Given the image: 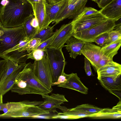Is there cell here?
Returning <instances> with one entry per match:
<instances>
[{
	"label": "cell",
	"mask_w": 121,
	"mask_h": 121,
	"mask_svg": "<svg viewBox=\"0 0 121 121\" xmlns=\"http://www.w3.org/2000/svg\"><path fill=\"white\" fill-rule=\"evenodd\" d=\"M108 33V39L103 46L108 44L119 39H121V31L113 29L109 32Z\"/></svg>",
	"instance_id": "f546056e"
},
{
	"label": "cell",
	"mask_w": 121,
	"mask_h": 121,
	"mask_svg": "<svg viewBox=\"0 0 121 121\" xmlns=\"http://www.w3.org/2000/svg\"><path fill=\"white\" fill-rule=\"evenodd\" d=\"M115 25V21L107 19L91 28L75 32L73 36L86 42H93L99 35L113 30Z\"/></svg>",
	"instance_id": "5b68a950"
},
{
	"label": "cell",
	"mask_w": 121,
	"mask_h": 121,
	"mask_svg": "<svg viewBox=\"0 0 121 121\" xmlns=\"http://www.w3.org/2000/svg\"><path fill=\"white\" fill-rule=\"evenodd\" d=\"M34 16L33 14L29 16L25 20L22 25L26 36L30 39L33 38L37 34L36 30L30 24L31 20Z\"/></svg>",
	"instance_id": "d4e9b609"
},
{
	"label": "cell",
	"mask_w": 121,
	"mask_h": 121,
	"mask_svg": "<svg viewBox=\"0 0 121 121\" xmlns=\"http://www.w3.org/2000/svg\"><path fill=\"white\" fill-rule=\"evenodd\" d=\"M61 113L64 114L76 117L79 118L87 117L88 116L93 114L84 111L73 110L72 108L68 109L67 111Z\"/></svg>",
	"instance_id": "83f0119b"
},
{
	"label": "cell",
	"mask_w": 121,
	"mask_h": 121,
	"mask_svg": "<svg viewBox=\"0 0 121 121\" xmlns=\"http://www.w3.org/2000/svg\"><path fill=\"white\" fill-rule=\"evenodd\" d=\"M42 101H30L25 100L18 102H8L6 107L2 111L4 113L19 111L28 107L34 105H39L41 104Z\"/></svg>",
	"instance_id": "ffe728a7"
},
{
	"label": "cell",
	"mask_w": 121,
	"mask_h": 121,
	"mask_svg": "<svg viewBox=\"0 0 121 121\" xmlns=\"http://www.w3.org/2000/svg\"><path fill=\"white\" fill-rule=\"evenodd\" d=\"M3 32L1 30H0V36H1L3 34Z\"/></svg>",
	"instance_id": "681fc988"
},
{
	"label": "cell",
	"mask_w": 121,
	"mask_h": 121,
	"mask_svg": "<svg viewBox=\"0 0 121 121\" xmlns=\"http://www.w3.org/2000/svg\"><path fill=\"white\" fill-rule=\"evenodd\" d=\"M95 119H117L121 118V111L109 108H104L88 117Z\"/></svg>",
	"instance_id": "7402d4cb"
},
{
	"label": "cell",
	"mask_w": 121,
	"mask_h": 121,
	"mask_svg": "<svg viewBox=\"0 0 121 121\" xmlns=\"http://www.w3.org/2000/svg\"><path fill=\"white\" fill-rule=\"evenodd\" d=\"M121 45V39H119L108 44L101 47V50L103 55L110 60L118 53Z\"/></svg>",
	"instance_id": "603a6c76"
},
{
	"label": "cell",
	"mask_w": 121,
	"mask_h": 121,
	"mask_svg": "<svg viewBox=\"0 0 121 121\" xmlns=\"http://www.w3.org/2000/svg\"><path fill=\"white\" fill-rule=\"evenodd\" d=\"M8 2V0H2L0 2L1 6H5L6 5Z\"/></svg>",
	"instance_id": "ee69618b"
},
{
	"label": "cell",
	"mask_w": 121,
	"mask_h": 121,
	"mask_svg": "<svg viewBox=\"0 0 121 121\" xmlns=\"http://www.w3.org/2000/svg\"><path fill=\"white\" fill-rule=\"evenodd\" d=\"M0 30L4 33L0 36V57L2 58L3 52L18 44L26 36L22 26L12 28L3 27Z\"/></svg>",
	"instance_id": "277c9868"
},
{
	"label": "cell",
	"mask_w": 121,
	"mask_h": 121,
	"mask_svg": "<svg viewBox=\"0 0 121 121\" xmlns=\"http://www.w3.org/2000/svg\"><path fill=\"white\" fill-rule=\"evenodd\" d=\"M86 42L72 36L66 42L65 46L69 52L70 57L75 59L78 55L82 54L81 50Z\"/></svg>",
	"instance_id": "e0dca14e"
},
{
	"label": "cell",
	"mask_w": 121,
	"mask_h": 121,
	"mask_svg": "<svg viewBox=\"0 0 121 121\" xmlns=\"http://www.w3.org/2000/svg\"><path fill=\"white\" fill-rule=\"evenodd\" d=\"M52 119H79L78 117L64 114L60 112H58L57 114L51 117Z\"/></svg>",
	"instance_id": "d590c367"
},
{
	"label": "cell",
	"mask_w": 121,
	"mask_h": 121,
	"mask_svg": "<svg viewBox=\"0 0 121 121\" xmlns=\"http://www.w3.org/2000/svg\"><path fill=\"white\" fill-rule=\"evenodd\" d=\"M7 59L0 60V75L7 61Z\"/></svg>",
	"instance_id": "60d3db41"
},
{
	"label": "cell",
	"mask_w": 121,
	"mask_h": 121,
	"mask_svg": "<svg viewBox=\"0 0 121 121\" xmlns=\"http://www.w3.org/2000/svg\"><path fill=\"white\" fill-rule=\"evenodd\" d=\"M112 61V60H110L103 55L98 63L97 66V70L100 68L107 65Z\"/></svg>",
	"instance_id": "8d00e7d4"
},
{
	"label": "cell",
	"mask_w": 121,
	"mask_h": 121,
	"mask_svg": "<svg viewBox=\"0 0 121 121\" xmlns=\"http://www.w3.org/2000/svg\"><path fill=\"white\" fill-rule=\"evenodd\" d=\"M0 6V20L3 26L12 28L22 26L25 20L33 14L30 4L26 0H8Z\"/></svg>",
	"instance_id": "6da1fadb"
},
{
	"label": "cell",
	"mask_w": 121,
	"mask_h": 121,
	"mask_svg": "<svg viewBox=\"0 0 121 121\" xmlns=\"http://www.w3.org/2000/svg\"><path fill=\"white\" fill-rule=\"evenodd\" d=\"M44 51L47 56L52 83L56 82L59 77L64 72L66 64L62 49L47 47Z\"/></svg>",
	"instance_id": "3957f363"
},
{
	"label": "cell",
	"mask_w": 121,
	"mask_h": 121,
	"mask_svg": "<svg viewBox=\"0 0 121 121\" xmlns=\"http://www.w3.org/2000/svg\"><path fill=\"white\" fill-rule=\"evenodd\" d=\"M107 19H108L99 12L87 16L74 19L71 22L74 33L91 28Z\"/></svg>",
	"instance_id": "9c48e42d"
},
{
	"label": "cell",
	"mask_w": 121,
	"mask_h": 121,
	"mask_svg": "<svg viewBox=\"0 0 121 121\" xmlns=\"http://www.w3.org/2000/svg\"><path fill=\"white\" fill-rule=\"evenodd\" d=\"M6 105V104L3 103H0V111L3 110V108H5Z\"/></svg>",
	"instance_id": "f6af8a7d"
},
{
	"label": "cell",
	"mask_w": 121,
	"mask_h": 121,
	"mask_svg": "<svg viewBox=\"0 0 121 121\" xmlns=\"http://www.w3.org/2000/svg\"><path fill=\"white\" fill-rule=\"evenodd\" d=\"M96 72L98 76H117L121 75V65L112 60Z\"/></svg>",
	"instance_id": "44dd1931"
},
{
	"label": "cell",
	"mask_w": 121,
	"mask_h": 121,
	"mask_svg": "<svg viewBox=\"0 0 121 121\" xmlns=\"http://www.w3.org/2000/svg\"><path fill=\"white\" fill-rule=\"evenodd\" d=\"M66 74L64 72L62 75L59 77L56 82L52 83V86L55 85H58L65 82L67 80Z\"/></svg>",
	"instance_id": "74e56055"
},
{
	"label": "cell",
	"mask_w": 121,
	"mask_h": 121,
	"mask_svg": "<svg viewBox=\"0 0 121 121\" xmlns=\"http://www.w3.org/2000/svg\"><path fill=\"white\" fill-rule=\"evenodd\" d=\"M99 11L107 18L117 21L121 17V0H114Z\"/></svg>",
	"instance_id": "5bb4252c"
},
{
	"label": "cell",
	"mask_w": 121,
	"mask_h": 121,
	"mask_svg": "<svg viewBox=\"0 0 121 121\" xmlns=\"http://www.w3.org/2000/svg\"><path fill=\"white\" fill-rule=\"evenodd\" d=\"M109 32L101 34L97 36L94 42L101 47L103 46L108 37Z\"/></svg>",
	"instance_id": "d6a6232c"
},
{
	"label": "cell",
	"mask_w": 121,
	"mask_h": 121,
	"mask_svg": "<svg viewBox=\"0 0 121 121\" xmlns=\"http://www.w3.org/2000/svg\"><path fill=\"white\" fill-rule=\"evenodd\" d=\"M28 64L26 62L19 64L16 69L0 85V95L3 96L11 90L20 72Z\"/></svg>",
	"instance_id": "9a60e30c"
},
{
	"label": "cell",
	"mask_w": 121,
	"mask_h": 121,
	"mask_svg": "<svg viewBox=\"0 0 121 121\" xmlns=\"http://www.w3.org/2000/svg\"><path fill=\"white\" fill-rule=\"evenodd\" d=\"M73 25L71 22L62 25L58 30L55 37L47 47L57 49H62L67 41L74 34Z\"/></svg>",
	"instance_id": "30bf717a"
},
{
	"label": "cell",
	"mask_w": 121,
	"mask_h": 121,
	"mask_svg": "<svg viewBox=\"0 0 121 121\" xmlns=\"http://www.w3.org/2000/svg\"><path fill=\"white\" fill-rule=\"evenodd\" d=\"M27 0V1L28 0Z\"/></svg>",
	"instance_id": "f5cc1de1"
},
{
	"label": "cell",
	"mask_w": 121,
	"mask_h": 121,
	"mask_svg": "<svg viewBox=\"0 0 121 121\" xmlns=\"http://www.w3.org/2000/svg\"><path fill=\"white\" fill-rule=\"evenodd\" d=\"M99 12V11L93 8L85 7L82 12L75 18H78L87 16Z\"/></svg>",
	"instance_id": "1f68e13d"
},
{
	"label": "cell",
	"mask_w": 121,
	"mask_h": 121,
	"mask_svg": "<svg viewBox=\"0 0 121 121\" xmlns=\"http://www.w3.org/2000/svg\"><path fill=\"white\" fill-rule=\"evenodd\" d=\"M97 78L102 86L109 92L121 91V75L117 76H98Z\"/></svg>",
	"instance_id": "2e32d148"
},
{
	"label": "cell",
	"mask_w": 121,
	"mask_h": 121,
	"mask_svg": "<svg viewBox=\"0 0 121 121\" xmlns=\"http://www.w3.org/2000/svg\"><path fill=\"white\" fill-rule=\"evenodd\" d=\"M67 0L61 7L54 21L55 26L64 20L75 19L82 11L87 0H80L75 3L69 4Z\"/></svg>",
	"instance_id": "52a82bcc"
},
{
	"label": "cell",
	"mask_w": 121,
	"mask_h": 121,
	"mask_svg": "<svg viewBox=\"0 0 121 121\" xmlns=\"http://www.w3.org/2000/svg\"><path fill=\"white\" fill-rule=\"evenodd\" d=\"M57 32L58 30L54 32V34L51 37L42 43L36 49H40L44 51V49L48 47L52 42L55 37Z\"/></svg>",
	"instance_id": "836d02e7"
},
{
	"label": "cell",
	"mask_w": 121,
	"mask_h": 121,
	"mask_svg": "<svg viewBox=\"0 0 121 121\" xmlns=\"http://www.w3.org/2000/svg\"><path fill=\"white\" fill-rule=\"evenodd\" d=\"M41 43V39L38 38H34L30 39L27 43L26 51L29 53L36 50Z\"/></svg>",
	"instance_id": "f1b7e54d"
},
{
	"label": "cell",
	"mask_w": 121,
	"mask_h": 121,
	"mask_svg": "<svg viewBox=\"0 0 121 121\" xmlns=\"http://www.w3.org/2000/svg\"><path fill=\"white\" fill-rule=\"evenodd\" d=\"M2 23L0 20V28L3 27Z\"/></svg>",
	"instance_id": "f907efd6"
},
{
	"label": "cell",
	"mask_w": 121,
	"mask_h": 121,
	"mask_svg": "<svg viewBox=\"0 0 121 121\" xmlns=\"http://www.w3.org/2000/svg\"><path fill=\"white\" fill-rule=\"evenodd\" d=\"M19 64L9 59L0 75V85L16 69Z\"/></svg>",
	"instance_id": "cb8c5ba5"
},
{
	"label": "cell",
	"mask_w": 121,
	"mask_h": 121,
	"mask_svg": "<svg viewBox=\"0 0 121 121\" xmlns=\"http://www.w3.org/2000/svg\"><path fill=\"white\" fill-rule=\"evenodd\" d=\"M84 68L86 74L88 76H92L93 74L91 67V63L89 60L85 57Z\"/></svg>",
	"instance_id": "e575fe53"
},
{
	"label": "cell",
	"mask_w": 121,
	"mask_h": 121,
	"mask_svg": "<svg viewBox=\"0 0 121 121\" xmlns=\"http://www.w3.org/2000/svg\"><path fill=\"white\" fill-rule=\"evenodd\" d=\"M50 113L38 105L31 106L22 110L16 112H11L0 115V117L18 118L22 117H35L42 115Z\"/></svg>",
	"instance_id": "7c38bea8"
},
{
	"label": "cell",
	"mask_w": 121,
	"mask_h": 121,
	"mask_svg": "<svg viewBox=\"0 0 121 121\" xmlns=\"http://www.w3.org/2000/svg\"><path fill=\"white\" fill-rule=\"evenodd\" d=\"M42 0H28L27 1L29 2L33 3H38L40 2Z\"/></svg>",
	"instance_id": "bcb514c9"
},
{
	"label": "cell",
	"mask_w": 121,
	"mask_h": 121,
	"mask_svg": "<svg viewBox=\"0 0 121 121\" xmlns=\"http://www.w3.org/2000/svg\"><path fill=\"white\" fill-rule=\"evenodd\" d=\"M3 96L0 95V103H3Z\"/></svg>",
	"instance_id": "c3c4849f"
},
{
	"label": "cell",
	"mask_w": 121,
	"mask_h": 121,
	"mask_svg": "<svg viewBox=\"0 0 121 121\" xmlns=\"http://www.w3.org/2000/svg\"><path fill=\"white\" fill-rule=\"evenodd\" d=\"M62 0H46L47 3L51 4H55Z\"/></svg>",
	"instance_id": "7bdbcfd3"
},
{
	"label": "cell",
	"mask_w": 121,
	"mask_h": 121,
	"mask_svg": "<svg viewBox=\"0 0 121 121\" xmlns=\"http://www.w3.org/2000/svg\"><path fill=\"white\" fill-rule=\"evenodd\" d=\"M46 2V0H42L38 3L29 2L32 6L34 15L36 17L38 20L39 23V32L45 28V5Z\"/></svg>",
	"instance_id": "d6986e66"
},
{
	"label": "cell",
	"mask_w": 121,
	"mask_h": 121,
	"mask_svg": "<svg viewBox=\"0 0 121 121\" xmlns=\"http://www.w3.org/2000/svg\"><path fill=\"white\" fill-rule=\"evenodd\" d=\"M101 48L92 43L85 42L81 50L82 54L89 60L96 72L99 61L103 56Z\"/></svg>",
	"instance_id": "8fae6325"
},
{
	"label": "cell",
	"mask_w": 121,
	"mask_h": 121,
	"mask_svg": "<svg viewBox=\"0 0 121 121\" xmlns=\"http://www.w3.org/2000/svg\"><path fill=\"white\" fill-rule=\"evenodd\" d=\"M91 0L92 1H94L95 2L96 0Z\"/></svg>",
	"instance_id": "816d5d0a"
},
{
	"label": "cell",
	"mask_w": 121,
	"mask_h": 121,
	"mask_svg": "<svg viewBox=\"0 0 121 121\" xmlns=\"http://www.w3.org/2000/svg\"><path fill=\"white\" fill-rule=\"evenodd\" d=\"M113 109L118 110L121 111V100L117 103V105L113 107L112 108Z\"/></svg>",
	"instance_id": "b9f144b4"
},
{
	"label": "cell",
	"mask_w": 121,
	"mask_h": 121,
	"mask_svg": "<svg viewBox=\"0 0 121 121\" xmlns=\"http://www.w3.org/2000/svg\"><path fill=\"white\" fill-rule=\"evenodd\" d=\"M73 110H79L93 113L101 110L103 108H100L88 104H82L72 108Z\"/></svg>",
	"instance_id": "4316f807"
},
{
	"label": "cell",
	"mask_w": 121,
	"mask_h": 121,
	"mask_svg": "<svg viewBox=\"0 0 121 121\" xmlns=\"http://www.w3.org/2000/svg\"><path fill=\"white\" fill-rule=\"evenodd\" d=\"M44 99V101L38 106L42 109L50 112H57L55 109L58 108L63 112L67 111L68 109L65 107L60 106L61 104L68 101L66 99L65 95L59 94H52L50 95L48 94L41 95Z\"/></svg>",
	"instance_id": "ba28073f"
},
{
	"label": "cell",
	"mask_w": 121,
	"mask_h": 121,
	"mask_svg": "<svg viewBox=\"0 0 121 121\" xmlns=\"http://www.w3.org/2000/svg\"><path fill=\"white\" fill-rule=\"evenodd\" d=\"M30 63L20 72L12 88V92L20 95L27 94L41 95L52 92L40 82L34 74Z\"/></svg>",
	"instance_id": "7a4b0ae2"
},
{
	"label": "cell",
	"mask_w": 121,
	"mask_h": 121,
	"mask_svg": "<svg viewBox=\"0 0 121 121\" xmlns=\"http://www.w3.org/2000/svg\"><path fill=\"white\" fill-rule=\"evenodd\" d=\"M67 0H62L55 4H51L46 2L45 8L46 17L45 27L54 22L56 17L61 7Z\"/></svg>",
	"instance_id": "ac0fdd59"
},
{
	"label": "cell",
	"mask_w": 121,
	"mask_h": 121,
	"mask_svg": "<svg viewBox=\"0 0 121 121\" xmlns=\"http://www.w3.org/2000/svg\"><path fill=\"white\" fill-rule=\"evenodd\" d=\"M55 26L54 25L52 26L49 25L47 26L36 34L34 38H40L41 40V43L53 35L54 33L53 30Z\"/></svg>",
	"instance_id": "484cf974"
},
{
	"label": "cell",
	"mask_w": 121,
	"mask_h": 121,
	"mask_svg": "<svg viewBox=\"0 0 121 121\" xmlns=\"http://www.w3.org/2000/svg\"><path fill=\"white\" fill-rule=\"evenodd\" d=\"M66 75V81L57 86L74 90L84 94H87L88 89L82 82L77 73H72Z\"/></svg>",
	"instance_id": "4fadbf2b"
},
{
	"label": "cell",
	"mask_w": 121,
	"mask_h": 121,
	"mask_svg": "<svg viewBox=\"0 0 121 121\" xmlns=\"http://www.w3.org/2000/svg\"><path fill=\"white\" fill-rule=\"evenodd\" d=\"M80 0H68V3L69 4L75 3L78 1Z\"/></svg>",
	"instance_id": "7dc6e473"
},
{
	"label": "cell",
	"mask_w": 121,
	"mask_h": 121,
	"mask_svg": "<svg viewBox=\"0 0 121 121\" xmlns=\"http://www.w3.org/2000/svg\"><path fill=\"white\" fill-rule=\"evenodd\" d=\"M44 53L43 50L36 49L27 54V59H30L35 60H40L42 58Z\"/></svg>",
	"instance_id": "4dcf8cb0"
},
{
	"label": "cell",
	"mask_w": 121,
	"mask_h": 121,
	"mask_svg": "<svg viewBox=\"0 0 121 121\" xmlns=\"http://www.w3.org/2000/svg\"><path fill=\"white\" fill-rule=\"evenodd\" d=\"M34 16L31 20L30 24L31 26L36 30L37 34L39 32V23L36 17L35 16Z\"/></svg>",
	"instance_id": "ab89813d"
},
{
	"label": "cell",
	"mask_w": 121,
	"mask_h": 121,
	"mask_svg": "<svg viewBox=\"0 0 121 121\" xmlns=\"http://www.w3.org/2000/svg\"><path fill=\"white\" fill-rule=\"evenodd\" d=\"M114 0H96L95 2L101 9L104 7Z\"/></svg>",
	"instance_id": "f35d334b"
},
{
	"label": "cell",
	"mask_w": 121,
	"mask_h": 121,
	"mask_svg": "<svg viewBox=\"0 0 121 121\" xmlns=\"http://www.w3.org/2000/svg\"><path fill=\"white\" fill-rule=\"evenodd\" d=\"M31 66L33 72L39 80L52 92V80L51 71L45 53L40 60H35Z\"/></svg>",
	"instance_id": "8992f818"
}]
</instances>
